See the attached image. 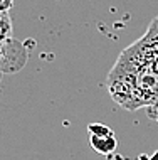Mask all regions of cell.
<instances>
[{
    "instance_id": "9c48e42d",
    "label": "cell",
    "mask_w": 158,
    "mask_h": 160,
    "mask_svg": "<svg viewBox=\"0 0 158 160\" xmlns=\"http://www.w3.org/2000/svg\"><path fill=\"white\" fill-rule=\"evenodd\" d=\"M2 74H3V72H2V71H0V78H2Z\"/></svg>"
},
{
    "instance_id": "6da1fadb",
    "label": "cell",
    "mask_w": 158,
    "mask_h": 160,
    "mask_svg": "<svg viewBox=\"0 0 158 160\" xmlns=\"http://www.w3.org/2000/svg\"><path fill=\"white\" fill-rule=\"evenodd\" d=\"M106 88L125 110L158 105V15L146 32L118 56Z\"/></svg>"
},
{
    "instance_id": "7a4b0ae2",
    "label": "cell",
    "mask_w": 158,
    "mask_h": 160,
    "mask_svg": "<svg viewBox=\"0 0 158 160\" xmlns=\"http://www.w3.org/2000/svg\"><path fill=\"white\" fill-rule=\"evenodd\" d=\"M27 61V51L20 42L12 37L0 42V71L2 72H15L24 68Z\"/></svg>"
},
{
    "instance_id": "277c9868",
    "label": "cell",
    "mask_w": 158,
    "mask_h": 160,
    "mask_svg": "<svg viewBox=\"0 0 158 160\" xmlns=\"http://www.w3.org/2000/svg\"><path fill=\"white\" fill-rule=\"evenodd\" d=\"M12 37V19L8 12H0V42Z\"/></svg>"
},
{
    "instance_id": "8992f818",
    "label": "cell",
    "mask_w": 158,
    "mask_h": 160,
    "mask_svg": "<svg viewBox=\"0 0 158 160\" xmlns=\"http://www.w3.org/2000/svg\"><path fill=\"white\" fill-rule=\"evenodd\" d=\"M14 5V0H0V12H8Z\"/></svg>"
},
{
    "instance_id": "3957f363",
    "label": "cell",
    "mask_w": 158,
    "mask_h": 160,
    "mask_svg": "<svg viewBox=\"0 0 158 160\" xmlns=\"http://www.w3.org/2000/svg\"><path fill=\"white\" fill-rule=\"evenodd\" d=\"M89 145L98 153L111 155V153L116 152L118 140L114 137V133H111V135H89Z\"/></svg>"
},
{
    "instance_id": "52a82bcc",
    "label": "cell",
    "mask_w": 158,
    "mask_h": 160,
    "mask_svg": "<svg viewBox=\"0 0 158 160\" xmlns=\"http://www.w3.org/2000/svg\"><path fill=\"white\" fill-rule=\"evenodd\" d=\"M148 160H158V150H156V152H153V153L150 155V158H148Z\"/></svg>"
},
{
    "instance_id": "ba28073f",
    "label": "cell",
    "mask_w": 158,
    "mask_h": 160,
    "mask_svg": "<svg viewBox=\"0 0 158 160\" xmlns=\"http://www.w3.org/2000/svg\"><path fill=\"white\" fill-rule=\"evenodd\" d=\"M155 120H156V122H158V113H156V118H155Z\"/></svg>"
},
{
    "instance_id": "5b68a950",
    "label": "cell",
    "mask_w": 158,
    "mask_h": 160,
    "mask_svg": "<svg viewBox=\"0 0 158 160\" xmlns=\"http://www.w3.org/2000/svg\"><path fill=\"white\" fill-rule=\"evenodd\" d=\"M88 133L89 135H111L114 133L108 125H103V123H89L88 125Z\"/></svg>"
}]
</instances>
